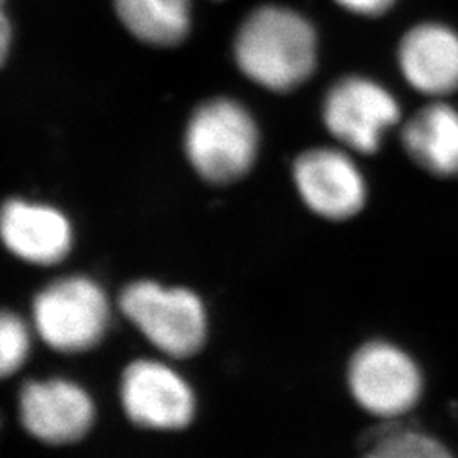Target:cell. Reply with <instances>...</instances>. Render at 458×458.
I'll use <instances>...</instances> for the list:
<instances>
[{
	"label": "cell",
	"mask_w": 458,
	"mask_h": 458,
	"mask_svg": "<svg viewBox=\"0 0 458 458\" xmlns=\"http://www.w3.org/2000/svg\"><path fill=\"white\" fill-rule=\"evenodd\" d=\"M234 56L251 82L272 92H291L316 68L318 38L306 17L285 7L265 5L242 24Z\"/></svg>",
	"instance_id": "6da1fadb"
},
{
	"label": "cell",
	"mask_w": 458,
	"mask_h": 458,
	"mask_svg": "<svg viewBox=\"0 0 458 458\" xmlns=\"http://www.w3.org/2000/svg\"><path fill=\"white\" fill-rule=\"evenodd\" d=\"M185 153L204 181L229 183L245 177L259 155V130L245 107L231 98L202 104L185 131Z\"/></svg>",
	"instance_id": "7a4b0ae2"
},
{
	"label": "cell",
	"mask_w": 458,
	"mask_h": 458,
	"mask_svg": "<svg viewBox=\"0 0 458 458\" xmlns=\"http://www.w3.org/2000/svg\"><path fill=\"white\" fill-rule=\"evenodd\" d=\"M119 308L148 342L168 357H192L206 342L204 304L187 289L138 280L123 291Z\"/></svg>",
	"instance_id": "3957f363"
},
{
	"label": "cell",
	"mask_w": 458,
	"mask_h": 458,
	"mask_svg": "<svg viewBox=\"0 0 458 458\" xmlns=\"http://www.w3.org/2000/svg\"><path fill=\"white\" fill-rule=\"evenodd\" d=\"M109 316L107 295L98 282L82 276L55 280L33 302L36 333L60 353H82L100 344Z\"/></svg>",
	"instance_id": "277c9868"
},
{
	"label": "cell",
	"mask_w": 458,
	"mask_h": 458,
	"mask_svg": "<svg viewBox=\"0 0 458 458\" xmlns=\"http://www.w3.org/2000/svg\"><path fill=\"white\" fill-rule=\"evenodd\" d=\"M348 384L361 408L384 420L412 410L423 391L418 365L408 353L384 342L367 344L353 355Z\"/></svg>",
	"instance_id": "5b68a950"
},
{
	"label": "cell",
	"mask_w": 458,
	"mask_h": 458,
	"mask_svg": "<svg viewBox=\"0 0 458 458\" xmlns=\"http://www.w3.org/2000/svg\"><path fill=\"white\" fill-rule=\"evenodd\" d=\"M397 100L382 85L346 77L327 90L323 121L329 134L355 153H374L384 136L399 123Z\"/></svg>",
	"instance_id": "8992f818"
},
{
	"label": "cell",
	"mask_w": 458,
	"mask_h": 458,
	"mask_svg": "<svg viewBox=\"0 0 458 458\" xmlns=\"http://www.w3.org/2000/svg\"><path fill=\"white\" fill-rule=\"evenodd\" d=\"M121 403L132 423L157 431H177L196 416V395L189 382L170 365L136 360L121 378Z\"/></svg>",
	"instance_id": "52a82bcc"
},
{
	"label": "cell",
	"mask_w": 458,
	"mask_h": 458,
	"mask_svg": "<svg viewBox=\"0 0 458 458\" xmlns=\"http://www.w3.org/2000/svg\"><path fill=\"white\" fill-rule=\"evenodd\" d=\"M19 418L33 438L62 446L82 440L90 431L96 404L90 394L72 380H30L19 393Z\"/></svg>",
	"instance_id": "ba28073f"
},
{
	"label": "cell",
	"mask_w": 458,
	"mask_h": 458,
	"mask_svg": "<svg viewBox=\"0 0 458 458\" xmlns=\"http://www.w3.org/2000/svg\"><path fill=\"white\" fill-rule=\"evenodd\" d=\"M294 183L312 213L344 221L360 213L367 187L353 158L336 148H314L297 157Z\"/></svg>",
	"instance_id": "9c48e42d"
},
{
	"label": "cell",
	"mask_w": 458,
	"mask_h": 458,
	"mask_svg": "<svg viewBox=\"0 0 458 458\" xmlns=\"http://www.w3.org/2000/svg\"><path fill=\"white\" fill-rule=\"evenodd\" d=\"M0 240L24 262L55 265L70 253L73 234L58 209L13 199L0 208Z\"/></svg>",
	"instance_id": "30bf717a"
},
{
	"label": "cell",
	"mask_w": 458,
	"mask_h": 458,
	"mask_svg": "<svg viewBox=\"0 0 458 458\" xmlns=\"http://www.w3.org/2000/svg\"><path fill=\"white\" fill-rule=\"evenodd\" d=\"M399 66L418 92L443 98L458 89V34L437 22L410 30L399 47Z\"/></svg>",
	"instance_id": "8fae6325"
},
{
	"label": "cell",
	"mask_w": 458,
	"mask_h": 458,
	"mask_svg": "<svg viewBox=\"0 0 458 458\" xmlns=\"http://www.w3.org/2000/svg\"><path fill=\"white\" fill-rule=\"evenodd\" d=\"M403 145L411 158L438 177L458 174V109L433 102L403 128Z\"/></svg>",
	"instance_id": "7c38bea8"
},
{
	"label": "cell",
	"mask_w": 458,
	"mask_h": 458,
	"mask_svg": "<svg viewBox=\"0 0 458 458\" xmlns=\"http://www.w3.org/2000/svg\"><path fill=\"white\" fill-rule=\"evenodd\" d=\"M130 33L151 47H175L191 30V0H114Z\"/></svg>",
	"instance_id": "4fadbf2b"
},
{
	"label": "cell",
	"mask_w": 458,
	"mask_h": 458,
	"mask_svg": "<svg viewBox=\"0 0 458 458\" xmlns=\"http://www.w3.org/2000/svg\"><path fill=\"white\" fill-rule=\"evenodd\" d=\"M363 458H455L452 452L425 433L414 429H391L377 435Z\"/></svg>",
	"instance_id": "5bb4252c"
},
{
	"label": "cell",
	"mask_w": 458,
	"mask_h": 458,
	"mask_svg": "<svg viewBox=\"0 0 458 458\" xmlns=\"http://www.w3.org/2000/svg\"><path fill=\"white\" fill-rule=\"evenodd\" d=\"M31 333L14 312L0 310V380L14 376L30 359Z\"/></svg>",
	"instance_id": "9a60e30c"
},
{
	"label": "cell",
	"mask_w": 458,
	"mask_h": 458,
	"mask_svg": "<svg viewBox=\"0 0 458 458\" xmlns=\"http://www.w3.org/2000/svg\"><path fill=\"white\" fill-rule=\"evenodd\" d=\"M346 11L359 16H382L394 5L395 0H336Z\"/></svg>",
	"instance_id": "2e32d148"
},
{
	"label": "cell",
	"mask_w": 458,
	"mask_h": 458,
	"mask_svg": "<svg viewBox=\"0 0 458 458\" xmlns=\"http://www.w3.org/2000/svg\"><path fill=\"white\" fill-rule=\"evenodd\" d=\"M13 41V26L5 13V0H0V66L4 65Z\"/></svg>",
	"instance_id": "e0dca14e"
}]
</instances>
